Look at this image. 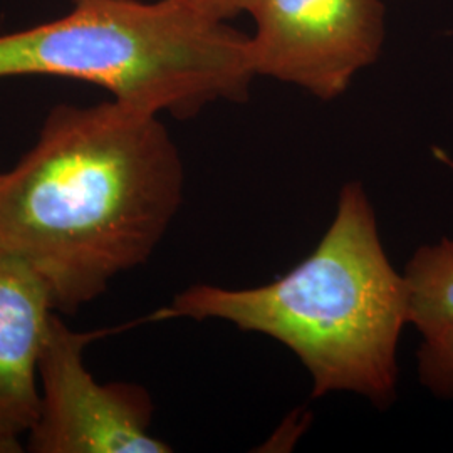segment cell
<instances>
[{"instance_id": "cell-3", "label": "cell", "mask_w": 453, "mask_h": 453, "mask_svg": "<svg viewBox=\"0 0 453 453\" xmlns=\"http://www.w3.org/2000/svg\"><path fill=\"white\" fill-rule=\"evenodd\" d=\"M17 76L96 84L179 119L243 101L257 78L249 35L187 0H76L65 17L0 35V80Z\"/></svg>"}, {"instance_id": "cell-1", "label": "cell", "mask_w": 453, "mask_h": 453, "mask_svg": "<svg viewBox=\"0 0 453 453\" xmlns=\"http://www.w3.org/2000/svg\"><path fill=\"white\" fill-rule=\"evenodd\" d=\"M183 194L181 155L160 116L114 99L59 104L0 175V254L73 316L150 260Z\"/></svg>"}, {"instance_id": "cell-9", "label": "cell", "mask_w": 453, "mask_h": 453, "mask_svg": "<svg viewBox=\"0 0 453 453\" xmlns=\"http://www.w3.org/2000/svg\"><path fill=\"white\" fill-rule=\"evenodd\" d=\"M198 7L200 11L211 16L228 20L232 17L239 16L242 12H250L256 0H187Z\"/></svg>"}, {"instance_id": "cell-4", "label": "cell", "mask_w": 453, "mask_h": 453, "mask_svg": "<svg viewBox=\"0 0 453 453\" xmlns=\"http://www.w3.org/2000/svg\"><path fill=\"white\" fill-rule=\"evenodd\" d=\"M111 331L76 333L54 312L39 357V411L26 438L33 453H170L151 435L153 402L128 381L97 383L84 348Z\"/></svg>"}, {"instance_id": "cell-7", "label": "cell", "mask_w": 453, "mask_h": 453, "mask_svg": "<svg viewBox=\"0 0 453 453\" xmlns=\"http://www.w3.org/2000/svg\"><path fill=\"white\" fill-rule=\"evenodd\" d=\"M408 291V324L421 333L453 324V239L421 245L403 273Z\"/></svg>"}, {"instance_id": "cell-2", "label": "cell", "mask_w": 453, "mask_h": 453, "mask_svg": "<svg viewBox=\"0 0 453 453\" xmlns=\"http://www.w3.org/2000/svg\"><path fill=\"white\" fill-rule=\"evenodd\" d=\"M179 318L226 321L284 344L308 370L314 398L355 393L376 408L396 398L408 291L361 181L341 188L323 239L288 274L243 289L195 284L148 321Z\"/></svg>"}, {"instance_id": "cell-5", "label": "cell", "mask_w": 453, "mask_h": 453, "mask_svg": "<svg viewBox=\"0 0 453 453\" xmlns=\"http://www.w3.org/2000/svg\"><path fill=\"white\" fill-rule=\"evenodd\" d=\"M249 14L256 74L324 101L344 95L383 46L380 0H256Z\"/></svg>"}, {"instance_id": "cell-6", "label": "cell", "mask_w": 453, "mask_h": 453, "mask_svg": "<svg viewBox=\"0 0 453 453\" xmlns=\"http://www.w3.org/2000/svg\"><path fill=\"white\" fill-rule=\"evenodd\" d=\"M54 312L44 284L0 254V453L26 450L39 411V357Z\"/></svg>"}, {"instance_id": "cell-8", "label": "cell", "mask_w": 453, "mask_h": 453, "mask_svg": "<svg viewBox=\"0 0 453 453\" xmlns=\"http://www.w3.org/2000/svg\"><path fill=\"white\" fill-rule=\"evenodd\" d=\"M417 353L418 380L438 398H453V324L430 327L420 333Z\"/></svg>"}]
</instances>
